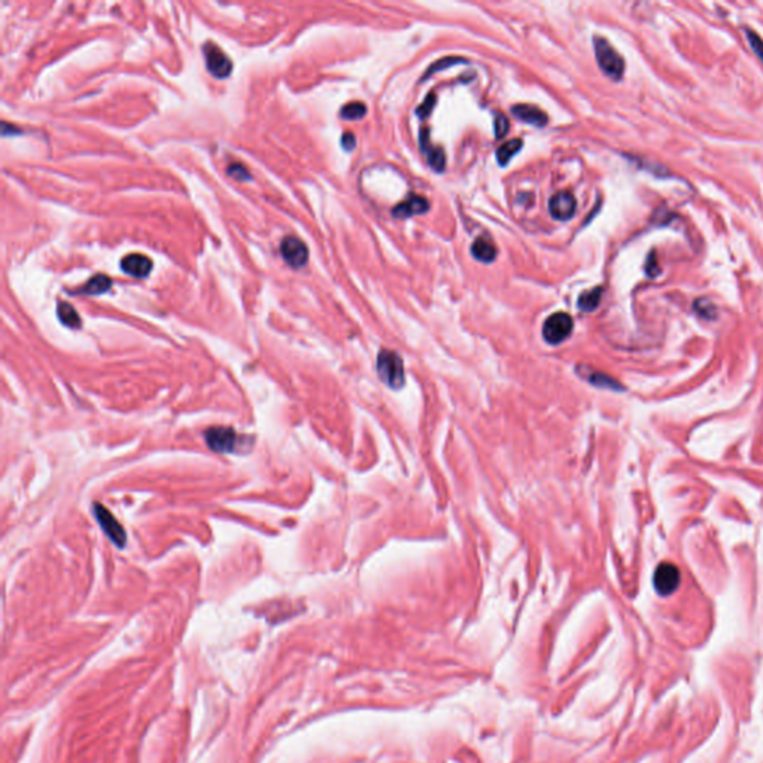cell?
Instances as JSON below:
<instances>
[{"instance_id":"1","label":"cell","mask_w":763,"mask_h":763,"mask_svg":"<svg viewBox=\"0 0 763 763\" xmlns=\"http://www.w3.org/2000/svg\"><path fill=\"white\" fill-rule=\"evenodd\" d=\"M593 48H595L596 61H598V66L601 67L602 72L615 81L622 80V76H624L625 72L624 57H622L619 52L611 47V43L607 39H604L601 36H595Z\"/></svg>"},{"instance_id":"2","label":"cell","mask_w":763,"mask_h":763,"mask_svg":"<svg viewBox=\"0 0 763 763\" xmlns=\"http://www.w3.org/2000/svg\"><path fill=\"white\" fill-rule=\"evenodd\" d=\"M376 367L382 382L387 383L389 388L398 389L405 385V364H402V359L396 352H392V350H382L379 356H377Z\"/></svg>"},{"instance_id":"3","label":"cell","mask_w":763,"mask_h":763,"mask_svg":"<svg viewBox=\"0 0 763 763\" xmlns=\"http://www.w3.org/2000/svg\"><path fill=\"white\" fill-rule=\"evenodd\" d=\"M206 443L218 453H233L240 451L242 438L233 428L214 426L206 431Z\"/></svg>"},{"instance_id":"4","label":"cell","mask_w":763,"mask_h":763,"mask_svg":"<svg viewBox=\"0 0 763 763\" xmlns=\"http://www.w3.org/2000/svg\"><path fill=\"white\" fill-rule=\"evenodd\" d=\"M573 328V318L568 313L558 312L546 319L545 326H543V337L550 345H559L571 336Z\"/></svg>"},{"instance_id":"5","label":"cell","mask_w":763,"mask_h":763,"mask_svg":"<svg viewBox=\"0 0 763 763\" xmlns=\"http://www.w3.org/2000/svg\"><path fill=\"white\" fill-rule=\"evenodd\" d=\"M681 582L680 569L671 562H662L653 574V586L661 596L672 595L679 589Z\"/></svg>"},{"instance_id":"6","label":"cell","mask_w":763,"mask_h":763,"mask_svg":"<svg viewBox=\"0 0 763 763\" xmlns=\"http://www.w3.org/2000/svg\"><path fill=\"white\" fill-rule=\"evenodd\" d=\"M94 514L99 525L102 526V529L111 538V541L115 543L118 547H124L127 541V534L124 528H122V525L115 519V516H113L109 510H106L102 504H94Z\"/></svg>"},{"instance_id":"7","label":"cell","mask_w":763,"mask_h":763,"mask_svg":"<svg viewBox=\"0 0 763 763\" xmlns=\"http://www.w3.org/2000/svg\"><path fill=\"white\" fill-rule=\"evenodd\" d=\"M205 58H206V67L214 76L224 80V78L230 76L233 70L231 60L225 56V52L214 45V43H207L203 48Z\"/></svg>"},{"instance_id":"8","label":"cell","mask_w":763,"mask_h":763,"mask_svg":"<svg viewBox=\"0 0 763 763\" xmlns=\"http://www.w3.org/2000/svg\"><path fill=\"white\" fill-rule=\"evenodd\" d=\"M280 253L288 266L294 269L306 266L309 260L308 247L297 238H286L280 243Z\"/></svg>"},{"instance_id":"9","label":"cell","mask_w":763,"mask_h":763,"mask_svg":"<svg viewBox=\"0 0 763 763\" xmlns=\"http://www.w3.org/2000/svg\"><path fill=\"white\" fill-rule=\"evenodd\" d=\"M576 207L577 205L574 196L567 191L558 192L549 201L550 215L558 219V221H568V219H571L576 214Z\"/></svg>"},{"instance_id":"10","label":"cell","mask_w":763,"mask_h":763,"mask_svg":"<svg viewBox=\"0 0 763 763\" xmlns=\"http://www.w3.org/2000/svg\"><path fill=\"white\" fill-rule=\"evenodd\" d=\"M121 270L133 277H146L152 270V261L140 253H130L121 261Z\"/></svg>"},{"instance_id":"11","label":"cell","mask_w":763,"mask_h":763,"mask_svg":"<svg viewBox=\"0 0 763 763\" xmlns=\"http://www.w3.org/2000/svg\"><path fill=\"white\" fill-rule=\"evenodd\" d=\"M429 210L428 200L420 196H411L402 203L397 205L392 210V215L396 218H410L415 215H422Z\"/></svg>"},{"instance_id":"12","label":"cell","mask_w":763,"mask_h":763,"mask_svg":"<svg viewBox=\"0 0 763 763\" xmlns=\"http://www.w3.org/2000/svg\"><path fill=\"white\" fill-rule=\"evenodd\" d=\"M512 113L516 118L526 122V124L536 127H545L549 119L546 112H543L537 106H531V104H514L512 108Z\"/></svg>"},{"instance_id":"13","label":"cell","mask_w":763,"mask_h":763,"mask_svg":"<svg viewBox=\"0 0 763 763\" xmlns=\"http://www.w3.org/2000/svg\"><path fill=\"white\" fill-rule=\"evenodd\" d=\"M420 148H422V152L426 155V160H428L429 166H431V168L435 172H443L444 166H446L444 151L442 148L429 145L428 128L422 130V133H420Z\"/></svg>"},{"instance_id":"14","label":"cell","mask_w":763,"mask_h":763,"mask_svg":"<svg viewBox=\"0 0 763 763\" xmlns=\"http://www.w3.org/2000/svg\"><path fill=\"white\" fill-rule=\"evenodd\" d=\"M112 286V279L104 276V275H95L93 276L89 282H87L80 291V294H85V295H100L108 293Z\"/></svg>"},{"instance_id":"15","label":"cell","mask_w":763,"mask_h":763,"mask_svg":"<svg viewBox=\"0 0 763 763\" xmlns=\"http://www.w3.org/2000/svg\"><path fill=\"white\" fill-rule=\"evenodd\" d=\"M471 253L475 255L476 260L489 264V262H492L495 260L497 249L492 244V242H489L485 238H479L475 243H472Z\"/></svg>"},{"instance_id":"16","label":"cell","mask_w":763,"mask_h":763,"mask_svg":"<svg viewBox=\"0 0 763 763\" xmlns=\"http://www.w3.org/2000/svg\"><path fill=\"white\" fill-rule=\"evenodd\" d=\"M57 317L63 326L69 328H80L81 327V318L73 306H70L66 301H60L57 306Z\"/></svg>"},{"instance_id":"17","label":"cell","mask_w":763,"mask_h":763,"mask_svg":"<svg viewBox=\"0 0 763 763\" xmlns=\"http://www.w3.org/2000/svg\"><path fill=\"white\" fill-rule=\"evenodd\" d=\"M586 370L589 373L582 374V377H586L587 382H591L592 385H595V387L605 388V389H613V391H624V387H622V385L617 380L611 379L610 376L589 370V368H586Z\"/></svg>"},{"instance_id":"18","label":"cell","mask_w":763,"mask_h":763,"mask_svg":"<svg viewBox=\"0 0 763 763\" xmlns=\"http://www.w3.org/2000/svg\"><path fill=\"white\" fill-rule=\"evenodd\" d=\"M601 298H602V288L596 286L591 289V291L583 293L580 298H578L577 304L583 312H593L600 306Z\"/></svg>"},{"instance_id":"19","label":"cell","mask_w":763,"mask_h":763,"mask_svg":"<svg viewBox=\"0 0 763 763\" xmlns=\"http://www.w3.org/2000/svg\"><path fill=\"white\" fill-rule=\"evenodd\" d=\"M523 146V142L521 139H513V140H508L507 144L501 145L498 148L497 151V160L501 166H505L507 163H510V160L513 157L521 151Z\"/></svg>"},{"instance_id":"20","label":"cell","mask_w":763,"mask_h":763,"mask_svg":"<svg viewBox=\"0 0 763 763\" xmlns=\"http://www.w3.org/2000/svg\"><path fill=\"white\" fill-rule=\"evenodd\" d=\"M365 113H367V108H365L364 103L352 102V103L345 104V106L341 108L340 117L343 119H348V121H356V119L364 118Z\"/></svg>"},{"instance_id":"21","label":"cell","mask_w":763,"mask_h":763,"mask_svg":"<svg viewBox=\"0 0 763 763\" xmlns=\"http://www.w3.org/2000/svg\"><path fill=\"white\" fill-rule=\"evenodd\" d=\"M695 312L699 315L701 318H705V319H714L716 318V308L711 301H708L707 298H699V300L695 301L694 304Z\"/></svg>"},{"instance_id":"22","label":"cell","mask_w":763,"mask_h":763,"mask_svg":"<svg viewBox=\"0 0 763 763\" xmlns=\"http://www.w3.org/2000/svg\"><path fill=\"white\" fill-rule=\"evenodd\" d=\"M461 63H467V61L464 60V58H458V57H447V58L438 60L435 65H433L431 67H429V70H428V73L425 75V78H428L429 75H433L434 72H440V70H443V69H446V67H451V66H453V65H461Z\"/></svg>"},{"instance_id":"23","label":"cell","mask_w":763,"mask_h":763,"mask_svg":"<svg viewBox=\"0 0 763 763\" xmlns=\"http://www.w3.org/2000/svg\"><path fill=\"white\" fill-rule=\"evenodd\" d=\"M494 126H495V137L501 139L508 133V128H510V122H508V119L503 115V113H497Z\"/></svg>"},{"instance_id":"24","label":"cell","mask_w":763,"mask_h":763,"mask_svg":"<svg viewBox=\"0 0 763 763\" xmlns=\"http://www.w3.org/2000/svg\"><path fill=\"white\" fill-rule=\"evenodd\" d=\"M745 33H747V38L753 51L756 52V56L763 61V41L759 38V34L756 32H753L750 29H745Z\"/></svg>"},{"instance_id":"25","label":"cell","mask_w":763,"mask_h":763,"mask_svg":"<svg viewBox=\"0 0 763 763\" xmlns=\"http://www.w3.org/2000/svg\"><path fill=\"white\" fill-rule=\"evenodd\" d=\"M227 173H228V176H231L236 181H249L251 179L249 172L240 164H231L230 168H228Z\"/></svg>"},{"instance_id":"26","label":"cell","mask_w":763,"mask_h":763,"mask_svg":"<svg viewBox=\"0 0 763 763\" xmlns=\"http://www.w3.org/2000/svg\"><path fill=\"white\" fill-rule=\"evenodd\" d=\"M435 100H437V99H435V95H434V94H429L428 98H426V100H425V103H422V104H420V106L418 108V111H416L418 117H420V118H426V117L429 115V113H431V111H433V108H434V104H435Z\"/></svg>"},{"instance_id":"27","label":"cell","mask_w":763,"mask_h":763,"mask_svg":"<svg viewBox=\"0 0 763 763\" xmlns=\"http://www.w3.org/2000/svg\"><path fill=\"white\" fill-rule=\"evenodd\" d=\"M355 142L356 139L352 133H345L341 136V146H343V149H346V151H352L355 148Z\"/></svg>"}]
</instances>
